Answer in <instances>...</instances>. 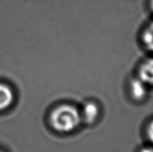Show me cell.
Wrapping results in <instances>:
<instances>
[{"label":"cell","instance_id":"6da1fadb","mask_svg":"<svg viewBox=\"0 0 153 152\" xmlns=\"http://www.w3.org/2000/svg\"><path fill=\"white\" fill-rule=\"evenodd\" d=\"M50 122L55 131L69 133L79 126L81 122V115L73 106L62 104L52 111Z\"/></svg>","mask_w":153,"mask_h":152},{"label":"cell","instance_id":"ba28073f","mask_svg":"<svg viewBox=\"0 0 153 152\" xmlns=\"http://www.w3.org/2000/svg\"><path fill=\"white\" fill-rule=\"evenodd\" d=\"M0 152H2V151H0Z\"/></svg>","mask_w":153,"mask_h":152},{"label":"cell","instance_id":"5b68a950","mask_svg":"<svg viewBox=\"0 0 153 152\" xmlns=\"http://www.w3.org/2000/svg\"><path fill=\"white\" fill-rule=\"evenodd\" d=\"M152 61L149 60L148 62L143 64L139 71L140 78L143 83H152Z\"/></svg>","mask_w":153,"mask_h":152},{"label":"cell","instance_id":"3957f363","mask_svg":"<svg viewBox=\"0 0 153 152\" xmlns=\"http://www.w3.org/2000/svg\"><path fill=\"white\" fill-rule=\"evenodd\" d=\"M131 92L133 97L136 99H143L146 95L145 83L139 78L134 79L131 82Z\"/></svg>","mask_w":153,"mask_h":152},{"label":"cell","instance_id":"277c9868","mask_svg":"<svg viewBox=\"0 0 153 152\" xmlns=\"http://www.w3.org/2000/svg\"><path fill=\"white\" fill-rule=\"evenodd\" d=\"M83 115L85 120L89 123H92L96 120L99 115L98 106L93 102L86 104L83 109Z\"/></svg>","mask_w":153,"mask_h":152},{"label":"cell","instance_id":"7a4b0ae2","mask_svg":"<svg viewBox=\"0 0 153 152\" xmlns=\"http://www.w3.org/2000/svg\"><path fill=\"white\" fill-rule=\"evenodd\" d=\"M13 99L14 95L12 89L7 85L0 83V110L10 107Z\"/></svg>","mask_w":153,"mask_h":152},{"label":"cell","instance_id":"52a82bcc","mask_svg":"<svg viewBox=\"0 0 153 152\" xmlns=\"http://www.w3.org/2000/svg\"><path fill=\"white\" fill-rule=\"evenodd\" d=\"M140 152H153V151L151 147H146L142 149V150L140 151Z\"/></svg>","mask_w":153,"mask_h":152},{"label":"cell","instance_id":"8992f818","mask_svg":"<svg viewBox=\"0 0 153 152\" xmlns=\"http://www.w3.org/2000/svg\"><path fill=\"white\" fill-rule=\"evenodd\" d=\"M143 40L149 50L152 49V27L146 30L143 35Z\"/></svg>","mask_w":153,"mask_h":152}]
</instances>
